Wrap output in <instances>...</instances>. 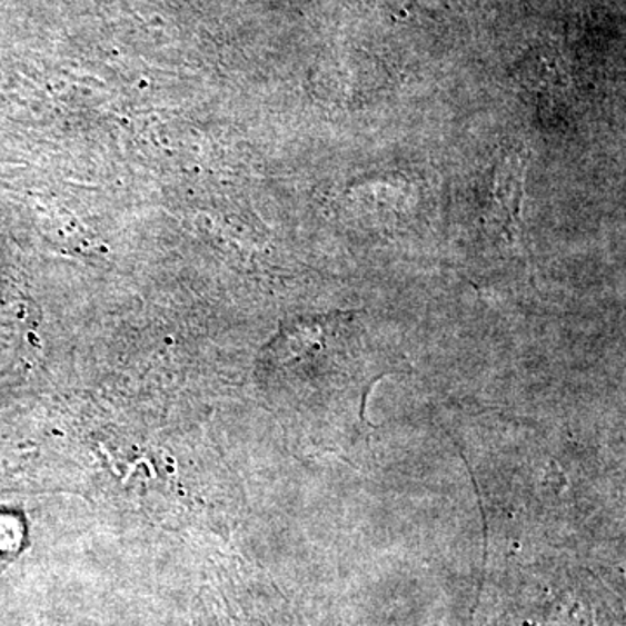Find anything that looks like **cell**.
<instances>
[{
  "label": "cell",
  "instance_id": "cell-1",
  "mask_svg": "<svg viewBox=\"0 0 626 626\" xmlns=\"http://www.w3.org/2000/svg\"><path fill=\"white\" fill-rule=\"evenodd\" d=\"M23 527L11 515L0 517V555L17 554L23 541Z\"/></svg>",
  "mask_w": 626,
  "mask_h": 626
}]
</instances>
